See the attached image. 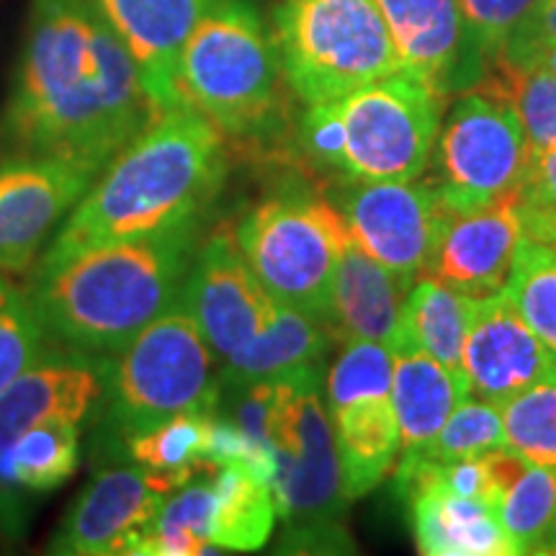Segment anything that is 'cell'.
Segmentation results:
<instances>
[{"instance_id": "1", "label": "cell", "mask_w": 556, "mask_h": 556, "mask_svg": "<svg viewBox=\"0 0 556 556\" xmlns=\"http://www.w3.org/2000/svg\"><path fill=\"white\" fill-rule=\"evenodd\" d=\"M139 70L88 0H31L0 109V157H50L96 176L155 114Z\"/></svg>"}, {"instance_id": "2", "label": "cell", "mask_w": 556, "mask_h": 556, "mask_svg": "<svg viewBox=\"0 0 556 556\" xmlns=\"http://www.w3.org/2000/svg\"><path fill=\"white\" fill-rule=\"evenodd\" d=\"M229 170L227 137L189 103L157 109L90 184L39 263L208 217Z\"/></svg>"}, {"instance_id": "3", "label": "cell", "mask_w": 556, "mask_h": 556, "mask_svg": "<svg viewBox=\"0 0 556 556\" xmlns=\"http://www.w3.org/2000/svg\"><path fill=\"white\" fill-rule=\"evenodd\" d=\"M206 219L99 242L34 266L29 296L47 338L109 356L178 302Z\"/></svg>"}, {"instance_id": "4", "label": "cell", "mask_w": 556, "mask_h": 556, "mask_svg": "<svg viewBox=\"0 0 556 556\" xmlns=\"http://www.w3.org/2000/svg\"><path fill=\"white\" fill-rule=\"evenodd\" d=\"M103 358V384L90 415V458L122 462L137 435L219 402V361L184 302L165 309L127 345Z\"/></svg>"}, {"instance_id": "5", "label": "cell", "mask_w": 556, "mask_h": 556, "mask_svg": "<svg viewBox=\"0 0 556 556\" xmlns=\"http://www.w3.org/2000/svg\"><path fill=\"white\" fill-rule=\"evenodd\" d=\"M448 96L394 73L343 99L309 103L296 142L309 165L345 184L413 180L435 150Z\"/></svg>"}, {"instance_id": "6", "label": "cell", "mask_w": 556, "mask_h": 556, "mask_svg": "<svg viewBox=\"0 0 556 556\" xmlns=\"http://www.w3.org/2000/svg\"><path fill=\"white\" fill-rule=\"evenodd\" d=\"M184 101L227 139L268 144L287 124V75L274 31L253 0H222L193 29L178 62Z\"/></svg>"}, {"instance_id": "7", "label": "cell", "mask_w": 556, "mask_h": 556, "mask_svg": "<svg viewBox=\"0 0 556 556\" xmlns=\"http://www.w3.org/2000/svg\"><path fill=\"white\" fill-rule=\"evenodd\" d=\"M323 379L325 366H317L274 381L270 448L276 475L270 490L283 520L281 554L356 552L343 528L351 503L343 492Z\"/></svg>"}, {"instance_id": "8", "label": "cell", "mask_w": 556, "mask_h": 556, "mask_svg": "<svg viewBox=\"0 0 556 556\" xmlns=\"http://www.w3.org/2000/svg\"><path fill=\"white\" fill-rule=\"evenodd\" d=\"M242 258L261 287L328 328L340 250L351 229L336 204L304 186H283L235 222Z\"/></svg>"}, {"instance_id": "9", "label": "cell", "mask_w": 556, "mask_h": 556, "mask_svg": "<svg viewBox=\"0 0 556 556\" xmlns=\"http://www.w3.org/2000/svg\"><path fill=\"white\" fill-rule=\"evenodd\" d=\"M274 39L291 93L307 106L402 73L377 0H281Z\"/></svg>"}, {"instance_id": "10", "label": "cell", "mask_w": 556, "mask_h": 556, "mask_svg": "<svg viewBox=\"0 0 556 556\" xmlns=\"http://www.w3.org/2000/svg\"><path fill=\"white\" fill-rule=\"evenodd\" d=\"M392 351L374 340L343 345L325 374V400L348 503L368 495L397 467L400 426L392 405Z\"/></svg>"}, {"instance_id": "11", "label": "cell", "mask_w": 556, "mask_h": 556, "mask_svg": "<svg viewBox=\"0 0 556 556\" xmlns=\"http://www.w3.org/2000/svg\"><path fill=\"white\" fill-rule=\"evenodd\" d=\"M435 186L451 212L520 191L531 150L510 101L482 88L464 90L435 139Z\"/></svg>"}, {"instance_id": "12", "label": "cell", "mask_w": 556, "mask_h": 556, "mask_svg": "<svg viewBox=\"0 0 556 556\" xmlns=\"http://www.w3.org/2000/svg\"><path fill=\"white\" fill-rule=\"evenodd\" d=\"M336 206L361 250L407 278L426 274L451 217L435 180L422 178L345 184Z\"/></svg>"}, {"instance_id": "13", "label": "cell", "mask_w": 556, "mask_h": 556, "mask_svg": "<svg viewBox=\"0 0 556 556\" xmlns=\"http://www.w3.org/2000/svg\"><path fill=\"white\" fill-rule=\"evenodd\" d=\"M176 479L150 471L131 458L96 464L93 477L62 516L47 552L60 556L131 554L148 531Z\"/></svg>"}, {"instance_id": "14", "label": "cell", "mask_w": 556, "mask_h": 556, "mask_svg": "<svg viewBox=\"0 0 556 556\" xmlns=\"http://www.w3.org/2000/svg\"><path fill=\"white\" fill-rule=\"evenodd\" d=\"M178 299L219 364L266 328L278 304L242 258L229 222L206 232Z\"/></svg>"}, {"instance_id": "15", "label": "cell", "mask_w": 556, "mask_h": 556, "mask_svg": "<svg viewBox=\"0 0 556 556\" xmlns=\"http://www.w3.org/2000/svg\"><path fill=\"white\" fill-rule=\"evenodd\" d=\"M99 178L50 157H0V274L37 266L39 250Z\"/></svg>"}, {"instance_id": "16", "label": "cell", "mask_w": 556, "mask_h": 556, "mask_svg": "<svg viewBox=\"0 0 556 556\" xmlns=\"http://www.w3.org/2000/svg\"><path fill=\"white\" fill-rule=\"evenodd\" d=\"M402 73L448 96L475 88L486 62L471 41L462 0H377Z\"/></svg>"}, {"instance_id": "17", "label": "cell", "mask_w": 556, "mask_h": 556, "mask_svg": "<svg viewBox=\"0 0 556 556\" xmlns=\"http://www.w3.org/2000/svg\"><path fill=\"white\" fill-rule=\"evenodd\" d=\"M556 374V358L533 336L507 291L475 299L464 343L469 397L505 405L536 381Z\"/></svg>"}, {"instance_id": "18", "label": "cell", "mask_w": 556, "mask_h": 556, "mask_svg": "<svg viewBox=\"0 0 556 556\" xmlns=\"http://www.w3.org/2000/svg\"><path fill=\"white\" fill-rule=\"evenodd\" d=\"M520 191L486 204L451 212L426 274L469 299L497 294L507 287L523 242Z\"/></svg>"}, {"instance_id": "19", "label": "cell", "mask_w": 556, "mask_h": 556, "mask_svg": "<svg viewBox=\"0 0 556 556\" xmlns=\"http://www.w3.org/2000/svg\"><path fill=\"white\" fill-rule=\"evenodd\" d=\"M135 60L152 106H180L178 62L193 29L222 0H88Z\"/></svg>"}, {"instance_id": "20", "label": "cell", "mask_w": 556, "mask_h": 556, "mask_svg": "<svg viewBox=\"0 0 556 556\" xmlns=\"http://www.w3.org/2000/svg\"><path fill=\"white\" fill-rule=\"evenodd\" d=\"M101 384V356L50 343L37 364L0 389V451L47 420L88 422Z\"/></svg>"}, {"instance_id": "21", "label": "cell", "mask_w": 556, "mask_h": 556, "mask_svg": "<svg viewBox=\"0 0 556 556\" xmlns=\"http://www.w3.org/2000/svg\"><path fill=\"white\" fill-rule=\"evenodd\" d=\"M415 278L400 276L374 261L356 240L345 242L332 283L328 332L332 343L374 340L392 348L397 338L402 307Z\"/></svg>"}, {"instance_id": "22", "label": "cell", "mask_w": 556, "mask_h": 556, "mask_svg": "<svg viewBox=\"0 0 556 556\" xmlns=\"http://www.w3.org/2000/svg\"><path fill=\"white\" fill-rule=\"evenodd\" d=\"M413 510L417 552L426 556H513L500 507L433 482L400 490Z\"/></svg>"}, {"instance_id": "23", "label": "cell", "mask_w": 556, "mask_h": 556, "mask_svg": "<svg viewBox=\"0 0 556 556\" xmlns=\"http://www.w3.org/2000/svg\"><path fill=\"white\" fill-rule=\"evenodd\" d=\"M392 358V405L400 426L397 464H405L426 454L458 402L469 397V384L420 348H397Z\"/></svg>"}, {"instance_id": "24", "label": "cell", "mask_w": 556, "mask_h": 556, "mask_svg": "<svg viewBox=\"0 0 556 556\" xmlns=\"http://www.w3.org/2000/svg\"><path fill=\"white\" fill-rule=\"evenodd\" d=\"M330 343V332L317 317L276 304L266 328L219 364V392L278 381L325 366Z\"/></svg>"}, {"instance_id": "25", "label": "cell", "mask_w": 556, "mask_h": 556, "mask_svg": "<svg viewBox=\"0 0 556 556\" xmlns=\"http://www.w3.org/2000/svg\"><path fill=\"white\" fill-rule=\"evenodd\" d=\"M471 307L475 299L435 278L420 276L409 289L397 338L389 351L420 348L456 377H464V343H467Z\"/></svg>"}, {"instance_id": "26", "label": "cell", "mask_w": 556, "mask_h": 556, "mask_svg": "<svg viewBox=\"0 0 556 556\" xmlns=\"http://www.w3.org/2000/svg\"><path fill=\"white\" fill-rule=\"evenodd\" d=\"M214 516L208 541L219 552H258L278 518L270 482L245 464L214 469Z\"/></svg>"}, {"instance_id": "27", "label": "cell", "mask_w": 556, "mask_h": 556, "mask_svg": "<svg viewBox=\"0 0 556 556\" xmlns=\"http://www.w3.org/2000/svg\"><path fill=\"white\" fill-rule=\"evenodd\" d=\"M80 464V422L47 420L0 451V477L31 500L60 490Z\"/></svg>"}, {"instance_id": "28", "label": "cell", "mask_w": 556, "mask_h": 556, "mask_svg": "<svg viewBox=\"0 0 556 556\" xmlns=\"http://www.w3.org/2000/svg\"><path fill=\"white\" fill-rule=\"evenodd\" d=\"M477 88L510 101L523 124L531 160L556 148V73L539 65H510L495 60Z\"/></svg>"}, {"instance_id": "29", "label": "cell", "mask_w": 556, "mask_h": 556, "mask_svg": "<svg viewBox=\"0 0 556 556\" xmlns=\"http://www.w3.org/2000/svg\"><path fill=\"white\" fill-rule=\"evenodd\" d=\"M516 554L556 552V469L528 464L500 507Z\"/></svg>"}, {"instance_id": "30", "label": "cell", "mask_w": 556, "mask_h": 556, "mask_svg": "<svg viewBox=\"0 0 556 556\" xmlns=\"http://www.w3.org/2000/svg\"><path fill=\"white\" fill-rule=\"evenodd\" d=\"M212 413L178 415L163 426L137 435L127 446V458L139 467L173 477L178 484H186L201 471L217 469L206 462Z\"/></svg>"}, {"instance_id": "31", "label": "cell", "mask_w": 556, "mask_h": 556, "mask_svg": "<svg viewBox=\"0 0 556 556\" xmlns=\"http://www.w3.org/2000/svg\"><path fill=\"white\" fill-rule=\"evenodd\" d=\"M505 291L533 336L556 358V250L523 238Z\"/></svg>"}, {"instance_id": "32", "label": "cell", "mask_w": 556, "mask_h": 556, "mask_svg": "<svg viewBox=\"0 0 556 556\" xmlns=\"http://www.w3.org/2000/svg\"><path fill=\"white\" fill-rule=\"evenodd\" d=\"M505 448L536 467L556 469V374L500 405Z\"/></svg>"}, {"instance_id": "33", "label": "cell", "mask_w": 556, "mask_h": 556, "mask_svg": "<svg viewBox=\"0 0 556 556\" xmlns=\"http://www.w3.org/2000/svg\"><path fill=\"white\" fill-rule=\"evenodd\" d=\"M50 343L29 289H21L0 274V389L37 364Z\"/></svg>"}, {"instance_id": "34", "label": "cell", "mask_w": 556, "mask_h": 556, "mask_svg": "<svg viewBox=\"0 0 556 556\" xmlns=\"http://www.w3.org/2000/svg\"><path fill=\"white\" fill-rule=\"evenodd\" d=\"M495 448H505L500 407L492 405V402L467 397L458 402L420 458H428V462H462V458L484 456ZM420 458H415V462H420Z\"/></svg>"}, {"instance_id": "35", "label": "cell", "mask_w": 556, "mask_h": 556, "mask_svg": "<svg viewBox=\"0 0 556 556\" xmlns=\"http://www.w3.org/2000/svg\"><path fill=\"white\" fill-rule=\"evenodd\" d=\"M536 0H462L471 41L477 45L486 67L503 52L505 41L518 29V24L533 11Z\"/></svg>"}, {"instance_id": "36", "label": "cell", "mask_w": 556, "mask_h": 556, "mask_svg": "<svg viewBox=\"0 0 556 556\" xmlns=\"http://www.w3.org/2000/svg\"><path fill=\"white\" fill-rule=\"evenodd\" d=\"M520 204L526 208H556V148L531 160L520 186Z\"/></svg>"}, {"instance_id": "37", "label": "cell", "mask_w": 556, "mask_h": 556, "mask_svg": "<svg viewBox=\"0 0 556 556\" xmlns=\"http://www.w3.org/2000/svg\"><path fill=\"white\" fill-rule=\"evenodd\" d=\"M520 222L528 240L544 242L556 250V208H526L520 204Z\"/></svg>"}, {"instance_id": "38", "label": "cell", "mask_w": 556, "mask_h": 556, "mask_svg": "<svg viewBox=\"0 0 556 556\" xmlns=\"http://www.w3.org/2000/svg\"><path fill=\"white\" fill-rule=\"evenodd\" d=\"M533 62H539V65H544V67L552 70V73H556V41H554V45H548L546 50L541 52ZM533 62H531V65H533Z\"/></svg>"}, {"instance_id": "39", "label": "cell", "mask_w": 556, "mask_h": 556, "mask_svg": "<svg viewBox=\"0 0 556 556\" xmlns=\"http://www.w3.org/2000/svg\"><path fill=\"white\" fill-rule=\"evenodd\" d=\"M548 3H554V0H536V5H533V11H539V9H546ZM531 11V13H533Z\"/></svg>"}, {"instance_id": "40", "label": "cell", "mask_w": 556, "mask_h": 556, "mask_svg": "<svg viewBox=\"0 0 556 556\" xmlns=\"http://www.w3.org/2000/svg\"><path fill=\"white\" fill-rule=\"evenodd\" d=\"M554 554H556V552H554Z\"/></svg>"}]
</instances>
